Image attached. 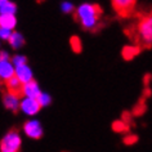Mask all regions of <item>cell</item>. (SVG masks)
Listing matches in <instances>:
<instances>
[{"label":"cell","mask_w":152,"mask_h":152,"mask_svg":"<svg viewBox=\"0 0 152 152\" xmlns=\"http://www.w3.org/2000/svg\"><path fill=\"white\" fill-rule=\"evenodd\" d=\"M132 22L124 28L129 41L142 48V50L152 49V8L139 9L129 18Z\"/></svg>","instance_id":"obj_1"},{"label":"cell","mask_w":152,"mask_h":152,"mask_svg":"<svg viewBox=\"0 0 152 152\" xmlns=\"http://www.w3.org/2000/svg\"><path fill=\"white\" fill-rule=\"evenodd\" d=\"M74 18L83 30L90 32H97L104 27L103 8L97 3H84L75 9Z\"/></svg>","instance_id":"obj_2"},{"label":"cell","mask_w":152,"mask_h":152,"mask_svg":"<svg viewBox=\"0 0 152 152\" xmlns=\"http://www.w3.org/2000/svg\"><path fill=\"white\" fill-rule=\"evenodd\" d=\"M138 0H111V5L116 16L121 20H129L135 12Z\"/></svg>","instance_id":"obj_3"},{"label":"cell","mask_w":152,"mask_h":152,"mask_svg":"<svg viewBox=\"0 0 152 152\" xmlns=\"http://www.w3.org/2000/svg\"><path fill=\"white\" fill-rule=\"evenodd\" d=\"M22 139L17 129H12L4 135L0 142V151L3 152H17L21 150Z\"/></svg>","instance_id":"obj_4"},{"label":"cell","mask_w":152,"mask_h":152,"mask_svg":"<svg viewBox=\"0 0 152 152\" xmlns=\"http://www.w3.org/2000/svg\"><path fill=\"white\" fill-rule=\"evenodd\" d=\"M20 108L22 112H25L26 115H36L37 112L41 110V104L39 103L37 98H31V97H25L20 102Z\"/></svg>","instance_id":"obj_5"},{"label":"cell","mask_w":152,"mask_h":152,"mask_svg":"<svg viewBox=\"0 0 152 152\" xmlns=\"http://www.w3.org/2000/svg\"><path fill=\"white\" fill-rule=\"evenodd\" d=\"M23 132L28 138L40 139L43 137V128L37 120H28L23 125Z\"/></svg>","instance_id":"obj_6"},{"label":"cell","mask_w":152,"mask_h":152,"mask_svg":"<svg viewBox=\"0 0 152 152\" xmlns=\"http://www.w3.org/2000/svg\"><path fill=\"white\" fill-rule=\"evenodd\" d=\"M5 88H7V92L13 93V94H16V96L21 97L22 92H23V83H22L16 75H13L12 77L5 80Z\"/></svg>","instance_id":"obj_7"},{"label":"cell","mask_w":152,"mask_h":152,"mask_svg":"<svg viewBox=\"0 0 152 152\" xmlns=\"http://www.w3.org/2000/svg\"><path fill=\"white\" fill-rule=\"evenodd\" d=\"M20 102H21L20 96H16L13 93L7 92L3 96V103H4L5 108L9 110V111H13V112L18 111L20 110Z\"/></svg>","instance_id":"obj_8"},{"label":"cell","mask_w":152,"mask_h":152,"mask_svg":"<svg viewBox=\"0 0 152 152\" xmlns=\"http://www.w3.org/2000/svg\"><path fill=\"white\" fill-rule=\"evenodd\" d=\"M142 52H143L142 48L138 47V45H135V44L125 45V47H123V49H121V57H123L124 61L130 62V61H133L137 56H139Z\"/></svg>","instance_id":"obj_9"},{"label":"cell","mask_w":152,"mask_h":152,"mask_svg":"<svg viewBox=\"0 0 152 152\" xmlns=\"http://www.w3.org/2000/svg\"><path fill=\"white\" fill-rule=\"evenodd\" d=\"M14 71H16V67L10 59L0 61V80L5 81L7 79L12 77L14 75Z\"/></svg>","instance_id":"obj_10"},{"label":"cell","mask_w":152,"mask_h":152,"mask_svg":"<svg viewBox=\"0 0 152 152\" xmlns=\"http://www.w3.org/2000/svg\"><path fill=\"white\" fill-rule=\"evenodd\" d=\"M40 93H41V90L39 88V84H37L34 79L23 84V92H22V96L31 97V98H37L40 96Z\"/></svg>","instance_id":"obj_11"},{"label":"cell","mask_w":152,"mask_h":152,"mask_svg":"<svg viewBox=\"0 0 152 152\" xmlns=\"http://www.w3.org/2000/svg\"><path fill=\"white\" fill-rule=\"evenodd\" d=\"M14 75H16L17 77L23 83V84L25 83H27V81H30V80H32V71H31V68L27 66V63L21 64V66L16 67Z\"/></svg>","instance_id":"obj_12"},{"label":"cell","mask_w":152,"mask_h":152,"mask_svg":"<svg viewBox=\"0 0 152 152\" xmlns=\"http://www.w3.org/2000/svg\"><path fill=\"white\" fill-rule=\"evenodd\" d=\"M17 25V18L14 14L9 13H0V27L13 30Z\"/></svg>","instance_id":"obj_13"},{"label":"cell","mask_w":152,"mask_h":152,"mask_svg":"<svg viewBox=\"0 0 152 152\" xmlns=\"http://www.w3.org/2000/svg\"><path fill=\"white\" fill-rule=\"evenodd\" d=\"M146 101L147 99L144 97H142V96L139 97L138 102H137V103L134 104V107L132 108V113H133L134 117H140L147 112V102Z\"/></svg>","instance_id":"obj_14"},{"label":"cell","mask_w":152,"mask_h":152,"mask_svg":"<svg viewBox=\"0 0 152 152\" xmlns=\"http://www.w3.org/2000/svg\"><path fill=\"white\" fill-rule=\"evenodd\" d=\"M8 41H9L10 47H12L13 49H18V48L23 47V44H25L23 36H22L20 32H17V31H12V35H10Z\"/></svg>","instance_id":"obj_15"},{"label":"cell","mask_w":152,"mask_h":152,"mask_svg":"<svg viewBox=\"0 0 152 152\" xmlns=\"http://www.w3.org/2000/svg\"><path fill=\"white\" fill-rule=\"evenodd\" d=\"M111 129L115 133H129V130H130V125L120 119V120L113 121L112 125H111Z\"/></svg>","instance_id":"obj_16"},{"label":"cell","mask_w":152,"mask_h":152,"mask_svg":"<svg viewBox=\"0 0 152 152\" xmlns=\"http://www.w3.org/2000/svg\"><path fill=\"white\" fill-rule=\"evenodd\" d=\"M17 12V5L13 1L7 0L1 5H0V13H9V14H16Z\"/></svg>","instance_id":"obj_17"},{"label":"cell","mask_w":152,"mask_h":152,"mask_svg":"<svg viewBox=\"0 0 152 152\" xmlns=\"http://www.w3.org/2000/svg\"><path fill=\"white\" fill-rule=\"evenodd\" d=\"M70 47L72 49V52L76 53V54L81 53V50H83L81 39L79 36H71V39H70Z\"/></svg>","instance_id":"obj_18"},{"label":"cell","mask_w":152,"mask_h":152,"mask_svg":"<svg viewBox=\"0 0 152 152\" xmlns=\"http://www.w3.org/2000/svg\"><path fill=\"white\" fill-rule=\"evenodd\" d=\"M139 137L137 134H133V133H126V135L123 138V143L125 146H134L135 143H138Z\"/></svg>","instance_id":"obj_19"},{"label":"cell","mask_w":152,"mask_h":152,"mask_svg":"<svg viewBox=\"0 0 152 152\" xmlns=\"http://www.w3.org/2000/svg\"><path fill=\"white\" fill-rule=\"evenodd\" d=\"M37 101H39V103L41 104V107H47L48 104H50L52 98L47 93H40V96L37 97Z\"/></svg>","instance_id":"obj_20"},{"label":"cell","mask_w":152,"mask_h":152,"mask_svg":"<svg viewBox=\"0 0 152 152\" xmlns=\"http://www.w3.org/2000/svg\"><path fill=\"white\" fill-rule=\"evenodd\" d=\"M12 63L14 64V67H18V66H21V64L27 63V58H26L25 56L17 54V56H14L13 58H12Z\"/></svg>","instance_id":"obj_21"},{"label":"cell","mask_w":152,"mask_h":152,"mask_svg":"<svg viewBox=\"0 0 152 152\" xmlns=\"http://www.w3.org/2000/svg\"><path fill=\"white\" fill-rule=\"evenodd\" d=\"M61 9H62L63 13H74L75 12V7L72 3L70 1H64L62 3V5H61Z\"/></svg>","instance_id":"obj_22"},{"label":"cell","mask_w":152,"mask_h":152,"mask_svg":"<svg viewBox=\"0 0 152 152\" xmlns=\"http://www.w3.org/2000/svg\"><path fill=\"white\" fill-rule=\"evenodd\" d=\"M133 113L132 111H123V113H121V120H124L125 123H128L129 125H134V123H133Z\"/></svg>","instance_id":"obj_23"},{"label":"cell","mask_w":152,"mask_h":152,"mask_svg":"<svg viewBox=\"0 0 152 152\" xmlns=\"http://www.w3.org/2000/svg\"><path fill=\"white\" fill-rule=\"evenodd\" d=\"M12 31L13 30L0 27V40H8L10 37V35H12Z\"/></svg>","instance_id":"obj_24"},{"label":"cell","mask_w":152,"mask_h":152,"mask_svg":"<svg viewBox=\"0 0 152 152\" xmlns=\"http://www.w3.org/2000/svg\"><path fill=\"white\" fill-rule=\"evenodd\" d=\"M151 83H152V74H146L143 76V85L150 86Z\"/></svg>","instance_id":"obj_25"},{"label":"cell","mask_w":152,"mask_h":152,"mask_svg":"<svg viewBox=\"0 0 152 152\" xmlns=\"http://www.w3.org/2000/svg\"><path fill=\"white\" fill-rule=\"evenodd\" d=\"M152 96V90L150 86H144V89L142 90V97H144L147 99V98H150Z\"/></svg>","instance_id":"obj_26"},{"label":"cell","mask_w":152,"mask_h":152,"mask_svg":"<svg viewBox=\"0 0 152 152\" xmlns=\"http://www.w3.org/2000/svg\"><path fill=\"white\" fill-rule=\"evenodd\" d=\"M9 59V54L7 52H0V61H5Z\"/></svg>","instance_id":"obj_27"},{"label":"cell","mask_w":152,"mask_h":152,"mask_svg":"<svg viewBox=\"0 0 152 152\" xmlns=\"http://www.w3.org/2000/svg\"><path fill=\"white\" fill-rule=\"evenodd\" d=\"M4 1H7V0H0V5H1L3 3H4Z\"/></svg>","instance_id":"obj_28"}]
</instances>
